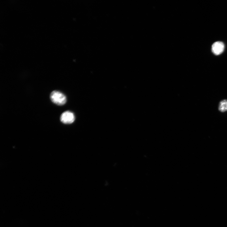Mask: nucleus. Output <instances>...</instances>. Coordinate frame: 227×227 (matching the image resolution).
I'll return each instance as SVG.
<instances>
[{"label": "nucleus", "instance_id": "1", "mask_svg": "<svg viewBox=\"0 0 227 227\" xmlns=\"http://www.w3.org/2000/svg\"><path fill=\"white\" fill-rule=\"evenodd\" d=\"M50 98L53 103L58 105H63L67 101L66 96L61 92L57 91L52 92Z\"/></svg>", "mask_w": 227, "mask_h": 227}, {"label": "nucleus", "instance_id": "2", "mask_svg": "<svg viewBox=\"0 0 227 227\" xmlns=\"http://www.w3.org/2000/svg\"><path fill=\"white\" fill-rule=\"evenodd\" d=\"M75 119L74 114L70 111L63 113L60 117V120L64 124H70L73 123Z\"/></svg>", "mask_w": 227, "mask_h": 227}, {"label": "nucleus", "instance_id": "3", "mask_svg": "<svg viewBox=\"0 0 227 227\" xmlns=\"http://www.w3.org/2000/svg\"><path fill=\"white\" fill-rule=\"evenodd\" d=\"M224 48V45L222 42H216L212 46V52L214 54L216 55H219L223 52Z\"/></svg>", "mask_w": 227, "mask_h": 227}, {"label": "nucleus", "instance_id": "4", "mask_svg": "<svg viewBox=\"0 0 227 227\" xmlns=\"http://www.w3.org/2000/svg\"><path fill=\"white\" fill-rule=\"evenodd\" d=\"M218 110L222 112L227 111V100H224L221 101L218 106Z\"/></svg>", "mask_w": 227, "mask_h": 227}]
</instances>
